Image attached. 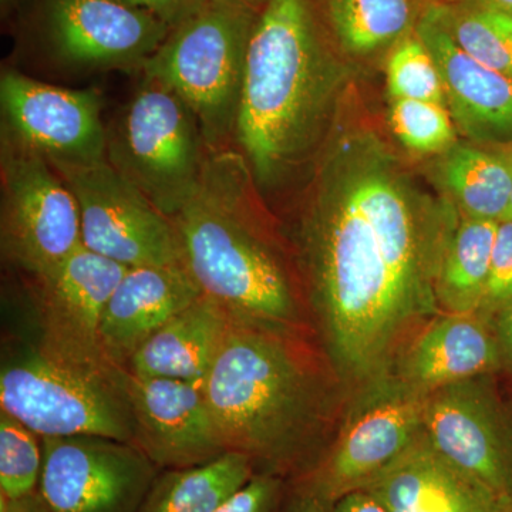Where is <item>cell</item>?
<instances>
[{
	"label": "cell",
	"instance_id": "1",
	"mask_svg": "<svg viewBox=\"0 0 512 512\" xmlns=\"http://www.w3.org/2000/svg\"><path fill=\"white\" fill-rule=\"evenodd\" d=\"M460 217L373 131L330 137L288 239L313 328L350 393L392 375L440 315L437 278Z\"/></svg>",
	"mask_w": 512,
	"mask_h": 512
},
{
	"label": "cell",
	"instance_id": "2",
	"mask_svg": "<svg viewBox=\"0 0 512 512\" xmlns=\"http://www.w3.org/2000/svg\"><path fill=\"white\" fill-rule=\"evenodd\" d=\"M202 389L225 451L285 481L322 456L350 397L315 330L235 313Z\"/></svg>",
	"mask_w": 512,
	"mask_h": 512
},
{
	"label": "cell",
	"instance_id": "3",
	"mask_svg": "<svg viewBox=\"0 0 512 512\" xmlns=\"http://www.w3.org/2000/svg\"><path fill=\"white\" fill-rule=\"evenodd\" d=\"M242 158L208 151L197 188L168 217L183 264L229 312L315 330L291 242L259 214Z\"/></svg>",
	"mask_w": 512,
	"mask_h": 512
},
{
	"label": "cell",
	"instance_id": "4",
	"mask_svg": "<svg viewBox=\"0 0 512 512\" xmlns=\"http://www.w3.org/2000/svg\"><path fill=\"white\" fill-rule=\"evenodd\" d=\"M339 62L309 0H269L248 39L235 137L252 177L278 183L328 130Z\"/></svg>",
	"mask_w": 512,
	"mask_h": 512
},
{
	"label": "cell",
	"instance_id": "5",
	"mask_svg": "<svg viewBox=\"0 0 512 512\" xmlns=\"http://www.w3.org/2000/svg\"><path fill=\"white\" fill-rule=\"evenodd\" d=\"M126 372L80 362L36 336L8 340L0 367V410L40 437L96 436L134 446Z\"/></svg>",
	"mask_w": 512,
	"mask_h": 512
},
{
	"label": "cell",
	"instance_id": "6",
	"mask_svg": "<svg viewBox=\"0 0 512 512\" xmlns=\"http://www.w3.org/2000/svg\"><path fill=\"white\" fill-rule=\"evenodd\" d=\"M426 399L394 375L353 390L322 456L286 481L284 512H332L365 491L423 433Z\"/></svg>",
	"mask_w": 512,
	"mask_h": 512
},
{
	"label": "cell",
	"instance_id": "7",
	"mask_svg": "<svg viewBox=\"0 0 512 512\" xmlns=\"http://www.w3.org/2000/svg\"><path fill=\"white\" fill-rule=\"evenodd\" d=\"M256 15V10L228 0H208L171 30L141 70L184 100L210 150H224L235 134L248 39Z\"/></svg>",
	"mask_w": 512,
	"mask_h": 512
},
{
	"label": "cell",
	"instance_id": "8",
	"mask_svg": "<svg viewBox=\"0 0 512 512\" xmlns=\"http://www.w3.org/2000/svg\"><path fill=\"white\" fill-rule=\"evenodd\" d=\"M143 79L107 131V160L170 217L200 183L210 148L184 100L160 80Z\"/></svg>",
	"mask_w": 512,
	"mask_h": 512
},
{
	"label": "cell",
	"instance_id": "9",
	"mask_svg": "<svg viewBox=\"0 0 512 512\" xmlns=\"http://www.w3.org/2000/svg\"><path fill=\"white\" fill-rule=\"evenodd\" d=\"M0 245L5 261L28 279L63 264L80 247L79 205L46 157L2 144V217Z\"/></svg>",
	"mask_w": 512,
	"mask_h": 512
},
{
	"label": "cell",
	"instance_id": "10",
	"mask_svg": "<svg viewBox=\"0 0 512 512\" xmlns=\"http://www.w3.org/2000/svg\"><path fill=\"white\" fill-rule=\"evenodd\" d=\"M50 164L79 205L83 247L126 268L183 264L173 222L107 158Z\"/></svg>",
	"mask_w": 512,
	"mask_h": 512
},
{
	"label": "cell",
	"instance_id": "11",
	"mask_svg": "<svg viewBox=\"0 0 512 512\" xmlns=\"http://www.w3.org/2000/svg\"><path fill=\"white\" fill-rule=\"evenodd\" d=\"M36 497L46 512H138L160 468L136 446L96 436L42 437Z\"/></svg>",
	"mask_w": 512,
	"mask_h": 512
},
{
	"label": "cell",
	"instance_id": "12",
	"mask_svg": "<svg viewBox=\"0 0 512 512\" xmlns=\"http://www.w3.org/2000/svg\"><path fill=\"white\" fill-rule=\"evenodd\" d=\"M423 436L458 470L512 498V413L493 375L427 394Z\"/></svg>",
	"mask_w": 512,
	"mask_h": 512
},
{
	"label": "cell",
	"instance_id": "13",
	"mask_svg": "<svg viewBox=\"0 0 512 512\" xmlns=\"http://www.w3.org/2000/svg\"><path fill=\"white\" fill-rule=\"evenodd\" d=\"M3 138L50 163L84 164L107 158L99 94L52 86L18 72L0 80Z\"/></svg>",
	"mask_w": 512,
	"mask_h": 512
},
{
	"label": "cell",
	"instance_id": "14",
	"mask_svg": "<svg viewBox=\"0 0 512 512\" xmlns=\"http://www.w3.org/2000/svg\"><path fill=\"white\" fill-rule=\"evenodd\" d=\"M126 271V266L80 247L49 274L29 279L36 338L80 362L119 369L104 355L100 325Z\"/></svg>",
	"mask_w": 512,
	"mask_h": 512
},
{
	"label": "cell",
	"instance_id": "15",
	"mask_svg": "<svg viewBox=\"0 0 512 512\" xmlns=\"http://www.w3.org/2000/svg\"><path fill=\"white\" fill-rule=\"evenodd\" d=\"M171 30L121 0H52L47 9L56 55L82 69L143 70Z\"/></svg>",
	"mask_w": 512,
	"mask_h": 512
},
{
	"label": "cell",
	"instance_id": "16",
	"mask_svg": "<svg viewBox=\"0 0 512 512\" xmlns=\"http://www.w3.org/2000/svg\"><path fill=\"white\" fill-rule=\"evenodd\" d=\"M134 446L160 470L201 466L227 453L201 384L126 372Z\"/></svg>",
	"mask_w": 512,
	"mask_h": 512
},
{
	"label": "cell",
	"instance_id": "17",
	"mask_svg": "<svg viewBox=\"0 0 512 512\" xmlns=\"http://www.w3.org/2000/svg\"><path fill=\"white\" fill-rule=\"evenodd\" d=\"M505 370L494 322L474 313H443L417 333L392 375L410 389L430 394L474 377Z\"/></svg>",
	"mask_w": 512,
	"mask_h": 512
},
{
	"label": "cell",
	"instance_id": "18",
	"mask_svg": "<svg viewBox=\"0 0 512 512\" xmlns=\"http://www.w3.org/2000/svg\"><path fill=\"white\" fill-rule=\"evenodd\" d=\"M201 295L183 264L127 268L101 319L104 355L127 370L138 349Z\"/></svg>",
	"mask_w": 512,
	"mask_h": 512
},
{
	"label": "cell",
	"instance_id": "19",
	"mask_svg": "<svg viewBox=\"0 0 512 512\" xmlns=\"http://www.w3.org/2000/svg\"><path fill=\"white\" fill-rule=\"evenodd\" d=\"M414 29L436 60L446 100L461 128L483 143H512V76L463 52L430 6Z\"/></svg>",
	"mask_w": 512,
	"mask_h": 512
},
{
	"label": "cell",
	"instance_id": "20",
	"mask_svg": "<svg viewBox=\"0 0 512 512\" xmlns=\"http://www.w3.org/2000/svg\"><path fill=\"white\" fill-rule=\"evenodd\" d=\"M365 491L375 495L387 512H497L501 501L441 457L423 433Z\"/></svg>",
	"mask_w": 512,
	"mask_h": 512
},
{
	"label": "cell",
	"instance_id": "21",
	"mask_svg": "<svg viewBox=\"0 0 512 512\" xmlns=\"http://www.w3.org/2000/svg\"><path fill=\"white\" fill-rule=\"evenodd\" d=\"M229 320L231 312L202 293L138 349L127 372L204 386L224 345Z\"/></svg>",
	"mask_w": 512,
	"mask_h": 512
},
{
	"label": "cell",
	"instance_id": "22",
	"mask_svg": "<svg viewBox=\"0 0 512 512\" xmlns=\"http://www.w3.org/2000/svg\"><path fill=\"white\" fill-rule=\"evenodd\" d=\"M440 175L460 215L501 222L512 200V143L456 144L444 153Z\"/></svg>",
	"mask_w": 512,
	"mask_h": 512
},
{
	"label": "cell",
	"instance_id": "23",
	"mask_svg": "<svg viewBox=\"0 0 512 512\" xmlns=\"http://www.w3.org/2000/svg\"><path fill=\"white\" fill-rule=\"evenodd\" d=\"M256 474L238 453L187 468L158 471L138 512H215Z\"/></svg>",
	"mask_w": 512,
	"mask_h": 512
},
{
	"label": "cell",
	"instance_id": "24",
	"mask_svg": "<svg viewBox=\"0 0 512 512\" xmlns=\"http://www.w3.org/2000/svg\"><path fill=\"white\" fill-rule=\"evenodd\" d=\"M498 224L461 215L437 278L436 296L441 312L474 313L480 308Z\"/></svg>",
	"mask_w": 512,
	"mask_h": 512
},
{
	"label": "cell",
	"instance_id": "25",
	"mask_svg": "<svg viewBox=\"0 0 512 512\" xmlns=\"http://www.w3.org/2000/svg\"><path fill=\"white\" fill-rule=\"evenodd\" d=\"M330 32L346 53L372 55L416 26L413 0H325Z\"/></svg>",
	"mask_w": 512,
	"mask_h": 512
},
{
	"label": "cell",
	"instance_id": "26",
	"mask_svg": "<svg viewBox=\"0 0 512 512\" xmlns=\"http://www.w3.org/2000/svg\"><path fill=\"white\" fill-rule=\"evenodd\" d=\"M451 39L474 60L512 76V15L476 2L430 3Z\"/></svg>",
	"mask_w": 512,
	"mask_h": 512
},
{
	"label": "cell",
	"instance_id": "27",
	"mask_svg": "<svg viewBox=\"0 0 512 512\" xmlns=\"http://www.w3.org/2000/svg\"><path fill=\"white\" fill-rule=\"evenodd\" d=\"M42 468V437L0 410V501L35 495Z\"/></svg>",
	"mask_w": 512,
	"mask_h": 512
},
{
	"label": "cell",
	"instance_id": "28",
	"mask_svg": "<svg viewBox=\"0 0 512 512\" xmlns=\"http://www.w3.org/2000/svg\"><path fill=\"white\" fill-rule=\"evenodd\" d=\"M387 89L393 100L409 99L446 104L443 80L430 50L416 29L393 46L386 66Z\"/></svg>",
	"mask_w": 512,
	"mask_h": 512
},
{
	"label": "cell",
	"instance_id": "29",
	"mask_svg": "<svg viewBox=\"0 0 512 512\" xmlns=\"http://www.w3.org/2000/svg\"><path fill=\"white\" fill-rule=\"evenodd\" d=\"M389 117L393 133L416 153H446L456 146V128L443 103L393 100Z\"/></svg>",
	"mask_w": 512,
	"mask_h": 512
},
{
	"label": "cell",
	"instance_id": "30",
	"mask_svg": "<svg viewBox=\"0 0 512 512\" xmlns=\"http://www.w3.org/2000/svg\"><path fill=\"white\" fill-rule=\"evenodd\" d=\"M512 306V221H501L495 235L490 274L478 315L491 320Z\"/></svg>",
	"mask_w": 512,
	"mask_h": 512
},
{
	"label": "cell",
	"instance_id": "31",
	"mask_svg": "<svg viewBox=\"0 0 512 512\" xmlns=\"http://www.w3.org/2000/svg\"><path fill=\"white\" fill-rule=\"evenodd\" d=\"M286 481L255 474L215 512H284Z\"/></svg>",
	"mask_w": 512,
	"mask_h": 512
},
{
	"label": "cell",
	"instance_id": "32",
	"mask_svg": "<svg viewBox=\"0 0 512 512\" xmlns=\"http://www.w3.org/2000/svg\"><path fill=\"white\" fill-rule=\"evenodd\" d=\"M127 5L150 12L171 28L197 13L208 0H121Z\"/></svg>",
	"mask_w": 512,
	"mask_h": 512
},
{
	"label": "cell",
	"instance_id": "33",
	"mask_svg": "<svg viewBox=\"0 0 512 512\" xmlns=\"http://www.w3.org/2000/svg\"><path fill=\"white\" fill-rule=\"evenodd\" d=\"M332 512H387L382 503L369 491H359L340 501Z\"/></svg>",
	"mask_w": 512,
	"mask_h": 512
},
{
	"label": "cell",
	"instance_id": "34",
	"mask_svg": "<svg viewBox=\"0 0 512 512\" xmlns=\"http://www.w3.org/2000/svg\"><path fill=\"white\" fill-rule=\"evenodd\" d=\"M494 328L503 350L505 370L512 373V306L494 319Z\"/></svg>",
	"mask_w": 512,
	"mask_h": 512
},
{
	"label": "cell",
	"instance_id": "35",
	"mask_svg": "<svg viewBox=\"0 0 512 512\" xmlns=\"http://www.w3.org/2000/svg\"><path fill=\"white\" fill-rule=\"evenodd\" d=\"M0 512H46L36 494L18 501H0Z\"/></svg>",
	"mask_w": 512,
	"mask_h": 512
},
{
	"label": "cell",
	"instance_id": "36",
	"mask_svg": "<svg viewBox=\"0 0 512 512\" xmlns=\"http://www.w3.org/2000/svg\"><path fill=\"white\" fill-rule=\"evenodd\" d=\"M471 2L488 6V8L503 10V12L511 13L512 15V0H471Z\"/></svg>",
	"mask_w": 512,
	"mask_h": 512
},
{
	"label": "cell",
	"instance_id": "37",
	"mask_svg": "<svg viewBox=\"0 0 512 512\" xmlns=\"http://www.w3.org/2000/svg\"><path fill=\"white\" fill-rule=\"evenodd\" d=\"M228 2L237 3V5L245 6V8H249L252 10H256L259 12L269 0H228Z\"/></svg>",
	"mask_w": 512,
	"mask_h": 512
},
{
	"label": "cell",
	"instance_id": "38",
	"mask_svg": "<svg viewBox=\"0 0 512 512\" xmlns=\"http://www.w3.org/2000/svg\"><path fill=\"white\" fill-rule=\"evenodd\" d=\"M497 512H512V498H501Z\"/></svg>",
	"mask_w": 512,
	"mask_h": 512
},
{
	"label": "cell",
	"instance_id": "39",
	"mask_svg": "<svg viewBox=\"0 0 512 512\" xmlns=\"http://www.w3.org/2000/svg\"><path fill=\"white\" fill-rule=\"evenodd\" d=\"M503 221H512V200H511L510 208H508L507 214H505Z\"/></svg>",
	"mask_w": 512,
	"mask_h": 512
},
{
	"label": "cell",
	"instance_id": "40",
	"mask_svg": "<svg viewBox=\"0 0 512 512\" xmlns=\"http://www.w3.org/2000/svg\"><path fill=\"white\" fill-rule=\"evenodd\" d=\"M460 2V0H433L431 3H453Z\"/></svg>",
	"mask_w": 512,
	"mask_h": 512
},
{
	"label": "cell",
	"instance_id": "41",
	"mask_svg": "<svg viewBox=\"0 0 512 512\" xmlns=\"http://www.w3.org/2000/svg\"><path fill=\"white\" fill-rule=\"evenodd\" d=\"M510 407H511V413H512V402H510Z\"/></svg>",
	"mask_w": 512,
	"mask_h": 512
},
{
	"label": "cell",
	"instance_id": "42",
	"mask_svg": "<svg viewBox=\"0 0 512 512\" xmlns=\"http://www.w3.org/2000/svg\"><path fill=\"white\" fill-rule=\"evenodd\" d=\"M3 2H9V0H3Z\"/></svg>",
	"mask_w": 512,
	"mask_h": 512
}]
</instances>
